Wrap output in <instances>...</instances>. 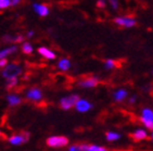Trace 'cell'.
Instances as JSON below:
<instances>
[{"label":"cell","mask_w":153,"mask_h":151,"mask_svg":"<svg viewBox=\"0 0 153 151\" xmlns=\"http://www.w3.org/2000/svg\"><path fill=\"white\" fill-rule=\"evenodd\" d=\"M99 78L98 77H87V78H84L82 80H80L78 82V85L82 87H86V89H90V87H94L99 84Z\"/></svg>","instance_id":"cell-6"},{"label":"cell","mask_w":153,"mask_h":151,"mask_svg":"<svg viewBox=\"0 0 153 151\" xmlns=\"http://www.w3.org/2000/svg\"><path fill=\"white\" fill-rule=\"evenodd\" d=\"M35 12L39 16H47L49 14V9H48V7L46 4H38V3H34V6H33Z\"/></svg>","instance_id":"cell-9"},{"label":"cell","mask_w":153,"mask_h":151,"mask_svg":"<svg viewBox=\"0 0 153 151\" xmlns=\"http://www.w3.org/2000/svg\"><path fill=\"white\" fill-rule=\"evenodd\" d=\"M7 100H8L10 106H16V105H20L22 102L20 96L15 95V94H9L7 96Z\"/></svg>","instance_id":"cell-13"},{"label":"cell","mask_w":153,"mask_h":151,"mask_svg":"<svg viewBox=\"0 0 153 151\" xmlns=\"http://www.w3.org/2000/svg\"><path fill=\"white\" fill-rule=\"evenodd\" d=\"M97 7L98 8H101V9L105 8V1H104V0H98Z\"/></svg>","instance_id":"cell-26"},{"label":"cell","mask_w":153,"mask_h":151,"mask_svg":"<svg viewBox=\"0 0 153 151\" xmlns=\"http://www.w3.org/2000/svg\"><path fill=\"white\" fill-rule=\"evenodd\" d=\"M10 7V0H0V9H7Z\"/></svg>","instance_id":"cell-24"},{"label":"cell","mask_w":153,"mask_h":151,"mask_svg":"<svg viewBox=\"0 0 153 151\" xmlns=\"http://www.w3.org/2000/svg\"><path fill=\"white\" fill-rule=\"evenodd\" d=\"M141 118L149 120V121H153V110L150 108H143L141 112Z\"/></svg>","instance_id":"cell-17"},{"label":"cell","mask_w":153,"mask_h":151,"mask_svg":"<svg viewBox=\"0 0 153 151\" xmlns=\"http://www.w3.org/2000/svg\"><path fill=\"white\" fill-rule=\"evenodd\" d=\"M28 139H30V133L22 132L21 134H15V135L11 136L8 140H9V142L11 145L19 146L21 144H23V142H26Z\"/></svg>","instance_id":"cell-5"},{"label":"cell","mask_w":153,"mask_h":151,"mask_svg":"<svg viewBox=\"0 0 153 151\" xmlns=\"http://www.w3.org/2000/svg\"><path fill=\"white\" fill-rule=\"evenodd\" d=\"M38 53L40 54V55H42L44 57H46L47 59H54V58L56 57V53L52 52L51 50L47 49V48L45 47H40L38 49Z\"/></svg>","instance_id":"cell-11"},{"label":"cell","mask_w":153,"mask_h":151,"mask_svg":"<svg viewBox=\"0 0 153 151\" xmlns=\"http://www.w3.org/2000/svg\"><path fill=\"white\" fill-rule=\"evenodd\" d=\"M2 40L4 42H22L24 40V37L23 36H10V35H7L2 38Z\"/></svg>","instance_id":"cell-15"},{"label":"cell","mask_w":153,"mask_h":151,"mask_svg":"<svg viewBox=\"0 0 153 151\" xmlns=\"http://www.w3.org/2000/svg\"><path fill=\"white\" fill-rule=\"evenodd\" d=\"M110 1V4L114 10H117L118 9V1L117 0H109Z\"/></svg>","instance_id":"cell-25"},{"label":"cell","mask_w":153,"mask_h":151,"mask_svg":"<svg viewBox=\"0 0 153 151\" xmlns=\"http://www.w3.org/2000/svg\"><path fill=\"white\" fill-rule=\"evenodd\" d=\"M16 50H18V48L15 47V45H12V47H10V48L1 50V51H0V59H1V58H6L8 55L13 54L14 52H16Z\"/></svg>","instance_id":"cell-14"},{"label":"cell","mask_w":153,"mask_h":151,"mask_svg":"<svg viewBox=\"0 0 153 151\" xmlns=\"http://www.w3.org/2000/svg\"><path fill=\"white\" fill-rule=\"evenodd\" d=\"M105 137L109 141H114V140L120 139V138H121V135L118 133H115V132H108V133L105 134Z\"/></svg>","instance_id":"cell-19"},{"label":"cell","mask_w":153,"mask_h":151,"mask_svg":"<svg viewBox=\"0 0 153 151\" xmlns=\"http://www.w3.org/2000/svg\"><path fill=\"white\" fill-rule=\"evenodd\" d=\"M114 23L118 26L122 27H126V28H129V27H134L137 24L136 20L131 16H120V18H114Z\"/></svg>","instance_id":"cell-4"},{"label":"cell","mask_w":153,"mask_h":151,"mask_svg":"<svg viewBox=\"0 0 153 151\" xmlns=\"http://www.w3.org/2000/svg\"><path fill=\"white\" fill-rule=\"evenodd\" d=\"M0 137H1V138H2V137H4V134H3L1 131H0Z\"/></svg>","instance_id":"cell-32"},{"label":"cell","mask_w":153,"mask_h":151,"mask_svg":"<svg viewBox=\"0 0 153 151\" xmlns=\"http://www.w3.org/2000/svg\"><path fill=\"white\" fill-rule=\"evenodd\" d=\"M135 99H136V96H133V97H130V99H129V102L133 104V103H135Z\"/></svg>","instance_id":"cell-31"},{"label":"cell","mask_w":153,"mask_h":151,"mask_svg":"<svg viewBox=\"0 0 153 151\" xmlns=\"http://www.w3.org/2000/svg\"><path fill=\"white\" fill-rule=\"evenodd\" d=\"M16 84H18V78L8 79V81H7V89H8V90H11V89H13L14 86H16Z\"/></svg>","instance_id":"cell-20"},{"label":"cell","mask_w":153,"mask_h":151,"mask_svg":"<svg viewBox=\"0 0 153 151\" xmlns=\"http://www.w3.org/2000/svg\"><path fill=\"white\" fill-rule=\"evenodd\" d=\"M151 136H152V139H153V130H152V135H151Z\"/></svg>","instance_id":"cell-33"},{"label":"cell","mask_w":153,"mask_h":151,"mask_svg":"<svg viewBox=\"0 0 153 151\" xmlns=\"http://www.w3.org/2000/svg\"><path fill=\"white\" fill-rule=\"evenodd\" d=\"M80 151H108L104 147H100L97 145H86V144H82L78 146Z\"/></svg>","instance_id":"cell-10"},{"label":"cell","mask_w":153,"mask_h":151,"mask_svg":"<svg viewBox=\"0 0 153 151\" xmlns=\"http://www.w3.org/2000/svg\"><path fill=\"white\" fill-rule=\"evenodd\" d=\"M147 132L142 130V128H138L137 131H135L133 134H131V137H133L135 140H142L147 138Z\"/></svg>","instance_id":"cell-12"},{"label":"cell","mask_w":153,"mask_h":151,"mask_svg":"<svg viewBox=\"0 0 153 151\" xmlns=\"http://www.w3.org/2000/svg\"><path fill=\"white\" fill-rule=\"evenodd\" d=\"M27 98L30 99V100H40L42 98V93H41V91L39 89H30V90L27 91L26 93Z\"/></svg>","instance_id":"cell-8"},{"label":"cell","mask_w":153,"mask_h":151,"mask_svg":"<svg viewBox=\"0 0 153 151\" xmlns=\"http://www.w3.org/2000/svg\"><path fill=\"white\" fill-rule=\"evenodd\" d=\"M68 144V138L65 136H51L47 139V145L52 148L65 147Z\"/></svg>","instance_id":"cell-3"},{"label":"cell","mask_w":153,"mask_h":151,"mask_svg":"<svg viewBox=\"0 0 153 151\" xmlns=\"http://www.w3.org/2000/svg\"><path fill=\"white\" fill-rule=\"evenodd\" d=\"M7 65H8V61L6 58H1L0 59V67H6Z\"/></svg>","instance_id":"cell-27"},{"label":"cell","mask_w":153,"mask_h":151,"mask_svg":"<svg viewBox=\"0 0 153 151\" xmlns=\"http://www.w3.org/2000/svg\"><path fill=\"white\" fill-rule=\"evenodd\" d=\"M78 99H79V96L76 95V94H72V95H68L66 97H63L60 100V107L63 110H68V109L73 108L76 105Z\"/></svg>","instance_id":"cell-2"},{"label":"cell","mask_w":153,"mask_h":151,"mask_svg":"<svg viewBox=\"0 0 153 151\" xmlns=\"http://www.w3.org/2000/svg\"><path fill=\"white\" fill-rule=\"evenodd\" d=\"M68 151H80V150L78 146H71L70 149H68Z\"/></svg>","instance_id":"cell-29"},{"label":"cell","mask_w":153,"mask_h":151,"mask_svg":"<svg viewBox=\"0 0 153 151\" xmlns=\"http://www.w3.org/2000/svg\"><path fill=\"white\" fill-rule=\"evenodd\" d=\"M58 67H59L60 69L65 71V70H68L70 69V67H71V62L66 59V58H62L61 61L58 63Z\"/></svg>","instance_id":"cell-18"},{"label":"cell","mask_w":153,"mask_h":151,"mask_svg":"<svg viewBox=\"0 0 153 151\" xmlns=\"http://www.w3.org/2000/svg\"><path fill=\"white\" fill-rule=\"evenodd\" d=\"M104 66H105L106 69H112L115 67V62L113 59H106L105 63H104Z\"/></svg>","instance_id":"cell-23"},{"label":"cell","mask_w":153,"mask_h":151,"mask_svg":"<svg viewBox=\"0 0 153 151\" xmlns=\"http://www.w3.org/2000/svg\"><path fill=\"white\" fill-rule=\"evenodd\" d=\"M33 35H34V32H32V30H30V32H28V34H27V38H30Z\"/></svg>","instance_id":"cell-30"},{"label":"cell","mask_w":153,"mask_h":151,"mask_svg":"<svg viewBox=\"0 0 153 151\" xmlns=\"http://www.w3.org/2000/svg\"><path fill=\"white\" fill-rule=\"evenodd\" d=\"M22 0H10V6H18Z\"/></svg>","instance_id":"cell-28"},{"label":"cell","mask_w":153,"mask_h":151,"mask_svg":"<svg viewBox=\"0 0 153 151\" xmlns=\"http://www.w3.org/2000/svg\"><path fill=\"white\" fill-rule=\"evenodd\" d=\"M75 108L78 112H86V111H89L92 108V105L87 100V99H78L75 105Z\"/></svg>","instance_id":"cell-7"},{"label":"cell","mask_w":153,"mask_h":151,"mask_svg":"<svg viewBox=\"0 0 153 151\" xmlns=\"http://www.w3.org/2000/svg\"><path fill=\"white\" fill-rule=\"evenodd\" d=\"M22 51H23V53H25V54H30V53L33 52L32 44L28 43V42H25V43H23V44H22Z\"/></svg>","instance_id":"cell-21"},{"label":"cell","mask_w":153,"mask_h":151,"mask_svg":"<svg viewBox=\"0 0 153 151\" xmlns=\"http://www.w3.org/2000/svg\"><path fill=\"white\" fill-rule=\"evenodd\" d=\"M22 73V68L21 66L16 64H9L4 67V69L2 70L1 75L6 79H11V78H18V76Z\"/></svg>","instance_id":"cell-1"},{"label":"cell","mask_w":153,"mask_h":151,"mask_svg":"<svg viewBox=\"0 0 153 151\" xmlns=\"http://www.w3.org/2000/svg\"><path fill=\"white\" fill-rule=\"evenodd\" d=\"M127 97V91L126 90H118L114 93V99L116 102H122Z\"/></svg>","instance_id":"cell-16"},{"label":"cell","mask_w":153,"mask_h":151,"mask_svg":"<svg viewBox=\"0 0 153 151\" xmlns=\"http://www.w3.org/2000/svg\"><path fill=\"white\" fill-rule=\"evenodd\" d=\"M140 121L142 122V124L146 126V128H150V130H153V121H149V120H146V119H140Z\"/></svg>","instance_id":"cell-22"}]
</instances>
